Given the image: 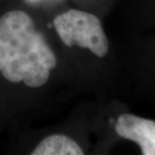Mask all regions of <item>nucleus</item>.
Segmentation results:
<instances>
[{
	"label": "nucleus",
	"mask_w": 155,
	"mask_h": 155,
	"mask_svg": "<svg viewBox=\"0 0 155 155\" xmlns=\"http://www.w3.org/2000/svg\"><path fill=\"white\" fill-rule=\"evenodd\" d=\"M56 65L54 53L26 12L11 11L0 17V72L7 81L38 88Z\"/></svg>",
	"instance_id": "obj_1"
},
{
	"label": "nucleus",
	"mask_w": 155,
	"mask_h": 155,
	"mask_svg": "<svg viewBox=\"0 0 155 155\" xmlns=\"http://www.w3.org/2000/svg\"><path fill=\"white\" fill-rule=\"evenodd\" d=\"M54 27L62 42L71 48H87L104 58L109 52V41L100 20L86 11L70 10L57 16Z\"/></svg>",
	"instance_id": "obj_2"
},
{
	"label": "nucleus",
	"mask_w": 155,
	"mask_h": 155,
	"mask_svg": "<svg viewBox=\"0 0 155 155\" xmlns=\"http://www.w3.org/2000/svg\"><path fill=\"white\" fill-rule=\"evenodd\" d=\"M122 138L139 145L143 155H155V122L132 114H122L115 126Z\"/></svg>",
	"instance_id": "obj_3"
},
{
	"label": "nucleus",
	"mask_w": 155,
	"mask_h": 155,
	"mask_svg": "<svg viewBox=\"0 0 155 155\" xmlns=\"http://www.w3.org/2000/svg\"><path fill=\"white\" fill-rule=\"evenodd\" d=\"M80 146L63 134H53L44 138L33 150L31 155H83Z\"/></svg>",
	"instance_id": "obj_4"
}]
</instances>
